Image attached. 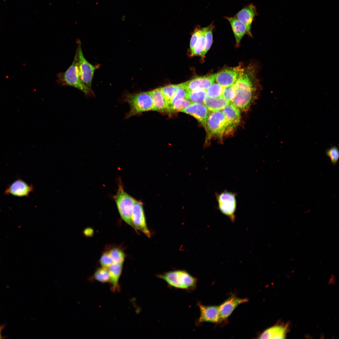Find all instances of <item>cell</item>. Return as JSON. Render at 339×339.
<instances>
[{
    "label": "cell",
    "instance_id": "44dd1931",
    "mask_svg": "<svg viewBox=\"0 0 339 339\" xmlns=\"http://www.w3.org/2000/svg\"><path fill=\"white\" fill-rule=\"evenodd\" d=\"M203 103L209 110L211 111L222 110L229 103L222 96L212 98L207 96Z\"/></svg>",
    "mask_w": 339,
    "mask_h": 339
},
{
    "label": "cell",
    "instance_id": "ffe728a7",
    "mask_svg": "<svg viewBox=\"0 0 339 339\" xmlns=\"http://www.w3.org/2000/svg\"><path fill=\"white\" fill-rule=\"evenodd\" d=\"M150 92L153 102V110L161 111L167 110V105L160 88Z\"/></svg>",
    "mask_w": 339,
    "mask_h": 339
},
{
    "label": "cell",
    "instance_id": "e575fe53",
    "mask_svg": "<svg viewBox=\"0 0 339 339\" xmlns=\"http://www.w3.org/2000/svg\"><path fill=\"white\" fill-rule=\"evenodd\" d=\"M201 31V29L197 28L194 32L191 37L190 42V49L191 51H192L197 42L200 35Z\"/></svg>",
    "mask_w": 339,
    "mask_h": 339
},
{
    "label": "cell",
    "instance_id": "83f0119b",
    "mask_svg": "<svg viewBox=\"0 0 339 339\" xmlns=\"http://www.w3.org/2000/svg\"><path fill=\"white\" fill-rule=\"evenodd\" d=\"M92 278L102 283L107 282L110 281L108 270L103 267L98 268L94 274Z\"/></svg>",
    "mask_w": 339,
    "mask_h": 339
},
{
    "label": "cell",
    "instance_id": "8fae6325",
    "mask_svg": "<svg viewBox=\"0 0 339 339\" xmlns=\"http://www.w3.org/2000/svg\"><path fill=\"white\" fill-rule=\"evenodd\" d=\"M197 305L199 309L200 315L196 321V324L199 325L204 322L217 323L221 321L218 306L205 305L200 302L197 303Z\"/></svg>",
    "mask_w": 339,
    "mask_h": 339
},
{
    "label": "cell",
    "instance_id": "8992f818",
    "mask_svg": "<svg viewBox=\"0 0 339 339\" xmlns=\"http://www.w3.org/2000/svg\"><path fill=\"white\" fill-rule=\"evenodd\" d=\"M114 199L121 218L137 231L131 219L132 209L135 199L125 191L121 184L119 185Z\"/></svg>",
    "mask_w": 339,
    "mask_h": 339
},
{
    "label": "cell",
    "instance_id": "1f68e13d",
    "mask_svg": "<svg viewBox=\"0 0 339 339\" xmlns=\"http://www.w3.org/2000/svg\"><path fill=\"white\" fill-rule=\"evenodd\" d=\"M235 95V90L234 85L223 88L221 96L229 103H231Z\"/></svg>",
    "mask_w": 339,
    "mask_h": 339
},
{
    "label": "cell",
    "instance_id": "5bb4252c",
    "mask_svg": "<svg viewBox=\"0 0 339 339\" xmlns=\"http://www.w3.org/2000/svg\"><path fill=\"white\" fill-rule=\"evenodd\" d=\"M222 111L226 119L228 126L225 134L230 133L238 125L240 121L239 109L231 103L225 106Z\"/></svg>",
    "mask_w": 339,
    "mask_h": 339
},
{
    "label": "cell",
    "instance_id": "f1b7e54d",
    "mask_svg": "<svg viewBox=\"0 0 339 339\" xmlns=\"http://www.w3.org/2000/svg\"><path fill=\"white\" fill-rule=\"evenodd\" d=\"M223 87L217 83H213L205 90L207 96L212 98L221 96Z\"/></svg>",
    "mask_w": 339,
    "mask_h": 339
},
{
    "label": "cell",
    "instance_id": "ba28073f",
    "mask_svg": "<svg viewBox=\"0 0 339 339\" xmlns=\"http://www.w3.org/2000/svg\"><path fill=\"white\" fill-rule=\"evenodd\" d=\"M236 193L225 190L216 194L218 208L221 213L234 222L235 219L236 209Z\"/></svg>",
    "mask_w": 339,
    "mask_h": 339
},
{
    "label": "cell",
    "instance_id": "30bf717a",
    "mask_svg": "<svg viewBox=\"0 0 339 339\" xmlns=\"http://www.w3.org/2000/svg\"><path fill=\"white\" fill-rule=\"evenodd\" d=\"M242 68L239 65L224 68L216 73L215 80L223 88L233 85L238 79Z\"/></svg>",
    "mask_w": 339,
    "mask_h": 339
},
{
    "label": "cell",
    "instance_id": "6da1fadb",
    "mask_svg": "<svg viewBox=\"0 0 339 339\" xmlns=\"http://www.w3.org/2000/svg\"><path fill=\"white\" fill-rule=\"evenodd\" d=\"M256 70L253 65L242 67L239 77L233 85L235 95L231 103L239 109L245 110L250 106L259 84Z\"/></svg>",
    "mask_w": 339,
    "mask_h": 339
},
{
    "label": "cell",
    "instance_id": "7402d4cb",
    "mask_svg": "<svg viewBox=\"0 0 339 339\" xmlns=\"http://www.w3.org/2000/svg\"><path fill=\"white\" fill-rule=\"evenodd\" d=\"M122 265L113 262L108 269L110 281L112 289L115 291L118 285V282L121 272Z\"/></svg>",
    "mask_w": 339,
    "mask_h": 339
},
{
    "label": "cell",
    "instance_id": "2e32d148",
    "mask_svg": "<svg viewBox=\"0 0 339 339\" xmlns=\"http://www.w3.org/2000/svg\"><path fill=\"white\" fill-rule=\"evenodd\" d=\"M248 301L246 299H240L234 296L229 297L219 306L221 320L227 319L239 305Z\"/></svg>",
    "mask_w": 339,
    "mask_h": 339
},
{
    "label": "cell",
    "instance_id": "52a82bcc",
    "mask_svg": "<svg viewBox=\"0 0 339 339\" xmlns=\"http://www.w3.org/2000/svg\"><path fill=\"white\" fill-rule=\"evenodd\" d=\"M78 74L83 84L90 90L93 91L92 83L95 71L98 68L99 65H94L89 62L85 58L81 48L79 40H77Z\"/></svg>",
    "mask_w": 339,
    "mask_h": 339
},
{
    "label": "cell",
    "instance_id": "8d00e7d4",
    "mask_svg": "<svg viewBox=\"0 0 339 339\" xmlns=\"http://www.w3.org/2000/svg\"><path fill=\"white\" fill-rule=\"evenodd\" d=\"M4 325H1L0 326V339H2L4 338L3 336L2 335V332L4 327Z\"/></svg>",
    "mask_w": 339,
    "mask_h": 339
},
{
    "label": "cell",
    "instance_id": "3957f363",
    "mask_svg": "<svg viewBox=\"0 0 339 339\" xmlns=\"http://www.w3.org/2000/svg\"><path fill=\"white\" fill-rule=\"evenodd\" d=\"M123 100L129 105L130 109L126 115L129 118L143 112L153 110V102L150 91L130 93H126L123 96Z\"/></svg>",
    "mask_w": 339,
    "mask_h": 339
},
{
    "label": "cell",
    "instance_id": "f546056e",
    "mask_svg": "<svg viewBox=\"0 0 339 339\" xmlns=\"http://www.w3.org/2000/svg\"><path fill=\"white\" fill-rule=\"evenodd\" d=\"M113 262L123 265L125 258L124 252L118 248H113L109 251Z\"/></svg>",
    "mask_w": 339,
    "mask_h": 339
},
{
    "label": "cell",
    "instance_id": "4316f807",
    "mask_svg": "<svg viewBox=\"0 0 339 339\" xmlns=\"http://www.w3.org/2000/svg\"><path fill=\"white\" fill-rule=\"evenodd\" d=\"M192 103L190 100L186 99L178 100L170 105L167 110L169 111H180L189 106Z\"/></svg>",
    "mask_w": 339,
    "mask_h": 339
},
{
    "label": "cell",
    "instance_id": "7c38bea8",
    "mask_svg": "<svg viewBox=\"0 0 339 339\" xmlns=\"http://www.w3.org/2000/svg\"><path fill=\"white\" fill-rule=\"evenodd\" d=\"M215 75L216 73L196 77L181 84L188 91L206 90L214 82Z\"/></svg>",
    "mask_w": 339,
    "mask_h": 339
},
{
    "label": "cell",
    "instance_id": "4fadbf2b",
    "mask_svg": "<svg viewBox=\"0 0 339 339\" xmlns=\"http://www.w3.org/2000/svg\"><path fill=\"white\" fill-rule=\"evenodd\" d=\"M257 15L256 6L250 3L243 7L234 17L245 24L247 29V34L251 36L252 35L251 32L252 24Z\"/></svg>",
    "mask_w": 339,
    "mask_h": 339
},
{
    "label": "cell",
    "instance_id": "484cf974",
    "mask_svg": "<svg viewBox=\"0 0 339 339\" xmlns=\"http://www.w3.org/2000/svg\"><path fill=\"white\" fill-rule=\"evenodd\" d=\"M204 28L206 42L204 50L201 56L202 58H204L206 54L210 48L212 43L213 30L214 28L213 23H212L209 25Z\"/></svg>",
    "mask_w": 339,
    "mask_h": 339
},
{
    "label": "cell",
    "instance_id": "603a6c76",
    "mask_svg": "<svg viewBox=\"0 0 339 339\" xmlns=\"http://www.w3.org/2000/svg\"><path fill=\"white\" fill-rule=\"evenodd\" d=\"M179 87V85L171 84L160 88L166 103L167 108Z\"/></svg>",
    "mask_w": 339,
    "mask_h": 339
},
{
    "label": "cell",
    "instance_id": "9c48e42d",
    "mask_svg": "<svg viewBox=\"0 0 339 339\" xmlns=\"http://www.w3.org/2000/svg\"><path fill=\"white\" fill-rule=\"evenodd\" d=\"M131 219L137 231L138 229L148 237H151L150 232L147 225L142 203L135 199L132 208Z\"/></svg>",
    "mask_w": 339,
    "mask_h": 339
},
{
    "label": "cell",
    "instance_id": "9a60e30c",
    "mask_svg": "<svg viewBox=\"0 0 339 339\" xmlns=\"http://www.w3.org/2000/svg\"><path fill=\"white\" fill-rule=\"evenodd\" d=\"M180 111L190 115L204 126L210 114L209 110L203 103H193Z\"/></svg>",
    "mask_w": 339,
    "mask_h": 339
},
{
    "label": "cell",
    "instance_id": "ac0fdd59",
    "mask_svg": "<svg viewBox=\"0 0 339 339\" xmlns=\"http://www.w3.org/2000/svg\"><path fill=\"white\" fill-rule=\"evenodd\" d=\"M224 18L230 23L235 39L236 45H238L243 37L247 33L246 25L234 16H225Z\"/></svg>",
    "mask_w": 339,
    "mask_h": 339
},
{
    "label": "cell",
    "instance_id": "cb8c5ba5",
    "mask_svg": "<svg viewBox=\"0 0 339 339\" xmlns=\"http://www.w3.org/2000/svg\"><path fill=\"white\" fill-rule=\"evenodd\" d=\"M206 42L205 28L201 29L200 35L191 51V56H201L204 50Z\"/></svg>",
    "mask_w": 339,
    "mask_h": 339
},
{
    "label": "cell",
    "instance_id": "5b68a950",
    "mask_svg": "<svg viewBox=\"0 0 339 339\" xmlns=\"http://www.w3.org/2000/svg\"><path fill=\"white\" fill-rule=\"evenodd\" d=\"M207 133V141L216 136L222 138L225 134L228 123L222 110L212 111L204 126Z\"/></svg>",
    "mask_w": 339,
    "mask_h": 339
},
{
    "label": "cell",
    "instance_id": "7a4b0ae2",
    "mask_svg": "<svg viewBox=\"0 0 339 339\" xmlns=\"http://www.w3.org/2000/svg\"><path fill=\"white\" fill-rule=\"evenodd\" d=\"M156 276L165 281L169 286L175 289L191 291L197 287V279L185 270L169 271Z\"/></svg>",
    "mask_w": 339,
    "mask_h": 339
},
{
    "label": "cell",
    "instance_id": "d590c367",
    "mask_svg": "<svg viewBox=\"0 0 339 339\" xmlns=\"http://www.w3.org/2000/svg\"><path fill=\"white\" fill-rule=\"evenodd\" d=\"M83 233L86 237H91L94 234V230L91 228L88 227L86 228L83 230Z\"/></svg>",
    "mask_w": 339,
    "mask_h": 339
},
{
    "label": "cell",
    "instance_id": "e0dca14e",
    "mask_svg": "<svg viewBox=\"0 0 339 339\" xmlns=\"http://www.w3.org/2000/svg\"><path fill=\"white\" fill-rule=\"evenodd\" d=\"M33 189L32 186H29L22 180L19 179L8 186L4 193L18 197L27 196Z\"/></svg>",
    "mask_w": 339,
    "mask_h": 339
},
{
    "label": "cell",
    "instance_id": "d6a6232c",
    "mask_svg": "<svg viewBox=\"0 0 339 339\" xmlns=\"http://www.w3.org/2000/svg\"><path fill=\"white\" fill-rule=\"evenodd\" d=\"M178 85L179 86V88L176 94L171 100L170 103L168 106V108L174 102L178 100L185 99H187V97L188 91L184 88L182 85L181 84Z\"/></svg>",
    "mask_w": 339,
    "mask_h": 339
},
{
    "label": "cell",
    "instance_id": "836d02e7",
    "mask_svg": "<svg viewBox=\"0 0 339 339\" xmlns=\"http://www.w3.org/2000/svg\"><path fill=\"white\" fill-rule=\"evenodd\" d=\"M100 263L102 267L108 269L113 263L109 251L104 252L101 256Z\"/></svg>",
    "mask_w": 339,
    "mask_h": 339
},
{
    "label": "cell",
    "instance_id": "277c9868",
    "mask_svg": "<svg viewBox=\"0 0 339 339\" xmlns=\"http://www.w3.org/2000/svg\"><path fill=\"white\" fill-rule=\"evenodd\" d=\"M56 80L57 83L61 85L69 86L77 89L82 92L86 97L94 96L93 91L89 89L83 84L79 78L77 51L72 64L65 72L58 74Z\"/></svg>",
    "mask_w": 339,
    "mask_h": 339
},
{
    "label": "cell",
    "instance_id": "4dcf8cb0",
    "mask_svg": "<svg viewBox=\"0 0 339 339\" xmlns=\"http://www.w3.org/2000/svg\"><path fill=\"white\" fill-rule=\"evenodd\" d=\"M327 156L330 159L331 162L333 165L337 163L339 157V152L338 148L333 146L327 149L326 152Z\"/></svg>",
    "mask_w": 339,
    "mask_h": 339
},
{
    "label": "cell",
    "instance_id": "d6986e66",
    "mask_svg": "<svg viewBox=\"0 0 339 339\" xmlns=\"http://www.w3.org/2000/svg\"><path fill=\"white\" fill-rule=\"evenodd\" d=\"M287 326L277 325L264 331L260 336V339H284L287 331Z\"/></svg>",
    "mask_w": 339,
    "mask_h": 339
},
{
    "label": "cell",
    "instance_id": "d4e9b609",
    "mask_svg": "<svg viewBox=\"0 0 339 339\" xmlns=\"http://www.w3.org/2000/svg\"><path fill=\"white\" fill-rule=\"evenodd\" d=\"M207 96L205 90L200 89L188 91L187 99L190 100L192 103H202Z\"/></svg>",
    "mask_w": 339,
    "mask_h": 339
}]
</instances>
